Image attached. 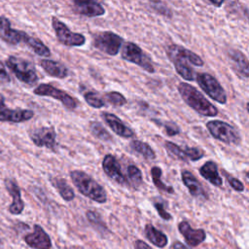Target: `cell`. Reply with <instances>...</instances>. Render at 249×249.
<instances>
[{
	"label": "cell",
	"mask_w": 249,
	"mask_h": 249,
	"mask_svg": "<svg viewBox=\"0 0 249 249\" xmlns=\"http://www.w3.org/2000/svg\"><path fill=\"white\" fill-rule=\"evenodd\" d=\"M165 52L176 72L182 78L187 81L196 80L197 73H196L192 65L197 67L202 66L204 62L200 56L179 45H169L167 46Z\"/></svg>",
	"instance_id": "obj_1"
},
{
	"label": "cell",
	"mask_w": 249,
	"mask_h": 249,
	"mask_svg": "<svg viewBox=\"0 0 249 249\" xmlns=\"http://www.w3.org/2000/svg\"><path fill=\"white\" fill-rule=\"evenodd\" d=\"M178 91L182 99L194 109L196 113L205 117H215L218 115V109L195 87L188 83H180Z\"/></svg>",
	"instance_id": "obj_2"
},
{
	"label": "cell",
	"mask_w": 249,
	"mask_h": 249,
	"mask_svg": "<svg viewBox=\"0 0 249 249\" xmlns=\"http://www.w3.org/2000/svg\"><path fill=\"white\" fill-rule=\"evenodd\" d=\"M70 177L75 187L83 196L98 203H105L107 201V195L104 188L86 172L73 170L70 172Z\"/></svg>",
	"instance_id": "obj_3"
},
{
	"label": "cell",
	"mask_w": 249,
	"mask_h": 249,
	"mask_svg": "<svg viewBox=\"0 0 249 249\" xmlns=\"http://www.w3.org/2000/svg\"><path fill=\"white\" fill-rule=\"evenodd\" d=\"M0 39L11 45L23 43L33 51L38 48L40 43L39 40L29 36L26 32L12 28L10 20L5 17H0Z\"/></svg>",
	"instance_id": "obj_4"
},
{
	"label": "cell",
	"mask_w": 249,
	"mask_h": 249,
	"mask_svg": "<svg viewBox=\"0 0 249 249\" xmlns=\"http://www.w3.org/2000/svg\"><path fill=\"white\" fill-rule=\"evenodd\" d=\"M206 128L215 139L223 143L238 145L241 141V137L235 127L226 122L220 120L209 121L206 123Z\"/></svg>",
	"instance_id": "obj_5"
},
{
	"label": "cell",
	"mask_w": 249,
	"mask_h": 249,
	"mask_svg": "<svg viewBox=\"0 0 249 249\" xmlns=\"http://www.w3.org/2000/svg\"><path fill=\"white\" fill-rule=\"evenodd\" d=\"M121 55L123 59L138 65L149 73L155 72L152 58L146 53H144L138 45L132 42L124 43V47L122 48Z\"/></svg>",
	"instance_id": "obj_6"
},
{
	"label": "cell",
	"mask_w": 249,
	"mask_h": 249,
	"mask_svg": "<svg viewBox=\"0 0 249 249\" xmlns=\"http://www.w3.org/2000/svg\"><path fill=\"white\" fill-rule=\"evenodd\" d=\"M6 65L22 83L33 85L37 82L38 76L34 66L27 60L14 55H10L6 59Z\"/></svg>",
	"instance_id": "obj_7"
},
{
	"label": "cell",
	"mask_w": 249,
	"mask_h": 249,
	"mask_svg": "<svg viewBox=\"0 0 249 249\" xmlns=\"http://www.w3.org/2000/svg\"><path fill=\"white\" fill-rule=\"evenodd\" d=\"M196 81L200 87V89L213 100L220 104L227 103V94L222 87V85L218 82V80L208 73H198L196 74Z\"/></svg>",
	"instance_id": "obj_8"
},
{
	"label": "cell",
	"mask_w": 249,
	"mask_h": 249,
	"mask_svg": "<svg viewBox=\"0 0 249 249\" xmlns=\"http://www.w3.org/2000/svg\"><path fill=\"white\" fill-rule=\"evenodd\" d=\"M123 43V38L111 31L100 32L96 34L93 39V46L109 55L118 54Z\"/></svg>",
	"instance_id": "obj_9"
},
{
	"label": "cell",
	"mask_w": 249,
	"mask_h": 249,
	"mask_svg": "<svg viewBox=\"0 0 249 249\" xmlns=\"http://www.w3.org/2000/svg\"><path fill=\"white\" fill-rule=\"evenodd\" d=\"M52 25L53 28L54 29L55 35L57 40L64 46L67 47H79L83 46L86 43V38L84 35L80 33H74L72 32L68 26L59 20L57 18H52Z\"/></svg>",
	"instance_id": "obj_10"
},
{
	"label": "cell",
	"mask_w": 249,
	"mask_h": 249,
	"mask_svg": "<svg viewBox=\"0 0 249 249\" xmlns=\"http://www.w3.org/2000/svg\"><path fill=\"white\" fill-rule=\"evenodd\" d=\"M33 92L36 95L50 96L55 98L59 100L67 109L74 110L77 107V100L74 97H72L66 91L56 89L50 84H40L33 89Z\"/></svg>",
	"instance_id": "obj_11"
},
{
	"label": "cell",
	"mask_w": 249,
	"mask_h": 249,
	"mask_svg": "<svg viewBox=\"0 0 249 249\" xmlns=\"http://www.w3.org/2000/svg\"><path fill=\"white\" fill-rule=\"evenodd\" d=\"M29 137L37 147L54 150L56 147V133L53 126H41L30 130Z\"/></svg>",
	"instance_id": "obj_12"
},
{
	"label": "cell",
	"mask_w": 249,
	"mask_h": 249,
	"mask_svg": "<svg viewBox=\"0 0 249 249\" xmlns=\"http://www.w3.org/2000/svg\"><path fill=\"white\" fill-rule=\"evenodd\" d=\"M34 116L33 111L25 109H11L6 106L5 98L0 93V122L22 123L30 120Z\"/></svg>",
	"instance_id": "obj_13"
},
{
	"label": "cell",
	"mask_w": 249,
	"mask_h": 249,
	"mask_svg": "<svg viewBox=\"0 0 249 249\" xmlns=\"http://www.w3.org/2000/svg\"><path fill=\"white\" fill-rule=\"evenodd\" d=\"M102 168L105 172V174L117 182L120 185L128 186V182L126 177L122 171V167L120 165V162L118 160L111 154H107L102 160Z\"/></svg>",
	"instance_id": "obj_14"
},
{
	"label": "cell",
	"mask_w": 249,
	"mask_h": 249,
	"mask_svg": "<svg viewBox=\"0 0 249 249\" xmlns=\"http://www.w3.org/2000/svg\"><path fill=\"white\" fill-rule=\"evenodd\" d=\"M33 229V232L24 235V242L33 249H51L52 240L44 229L40 225H34Z\"/></svg>",
	"instance_id": "obj_15"
},
{
	"label": "cell",
	"mask_w": 249,
	"mask_h": 249,
	"mask_svg": "<svg viewBox=\"0 0 249 249\" xmlns=\"http://www.w3.org/2000/svg\"><path fill=\"white\" fill-rule=\"evenodd\" d=\"M178 230L184 236L187 244L192 247L199 245L206 238V233L202 229H193L191 225L186 221L179 223Z\"/></svg>",
	"instance_id": "obj_16"
},
{
	"label": "cell",
	"mask_w": 249,
	"mask_h": 249,
	"mask_svg": "<svg viewBox=\"0 0 249 249\" xmlns=\"http://www.w3.org/2000/svg\"><path fill=\"white\" fill-rule=\"evenodd\" d=\"M101 117L108 126L119 136L123 138H131L134 136V131L116 115L109 112H102Z\"/></svg>",
	"instance_id": "obj_17"
},
{
	"label": "cell",
	"mask_w": 249,
	"mask_h": 249,
	"mask_svg": "<svg viewBox=\"0 0 249 249\" xmlns=\"http://www.w3.org/2000/svg\"><path fill=\"white\" fill-rule=\"evenodd\" d=\"M228 56L232 70L242 78H249V60L245 54L238 50H230Z\"/></svg>",
	"instance_id": "obj_18"
},
{
	"label": "cell",
	"mask_w": 249,
	"mask_h": 249,
	"mask_svg": "<svg viewBox=\"0 0 249 249\" xmlns=\"http://www.w3.org/2000/svg\"><path fill=\"white\" fill-rule=\"evenodd\" d=\"M73 10L75 13L89 18L99 17L105 14V9L96 1L75 0L73 1Z\"/></svg>",
	"instance_id": "obj_19"
},
{
	"label": "cell",
	"mask_w": 249,
	"mask_h": 249,
	"mask_svg": "<svg viewBox=\"0 0 249 249\" xmlns=\"http://www.w3.org/2000/svg\"><path fill=\"white\" fill-rule=\"evenodd\" d=\"M181 178H182V182L187 187L189 193L193 196L199 199H203V200L208 199L207 193L205 192V190L203 189L202 185L197 180V178L192 172L188 170H183L181 172Z\"/></svg>",
	"instance_id": "obj_20"
},
{
	"label": "cell",
	"mask_w": 249,
	"mask_h": 249,
	"mask_svg": "<svg viewBox=\"0 0 249 249\" xmlns=\"http://www.w3.org/2000/svg\"><path fill=\"white\" fill-rule=\"evenodd\" d=\"M5 187L13 197V202L9 206V212L13 215H19L23 211L24 203L21 199L20 190L18 183L14 179L9 178L5 180Z\"/></svg>",
	"instance_id": "obj_21"
},
{
	"label": "cell",
	"mask_w": 249,
	"mask_h": 249,
	"mask_svg": "<svg viewBox=\"0 0 249 249\" xmlns=\"http://www.w3.org/2000/svg\"><path fill=\"white\" fill-rule=\"evenodd\" d=\"M199 173L204 179H206L212 185L216 187H222L223 179L219 174L218 165L215 161L208 160L204 162V164L201 165L199 168Z\"/></svg>",
	"instance_id": "obj_22"
},
{
	"label": "cell",
	"mask_w": 249,
	"mask_h": 249,
	"mask_svg": "<svg viewBox=\"0 0 249 249\" xmlns=\"http://www.w3.org/2000/svg\"><path fill=\"white\" fill-rule=\"evenodd\" d=\"M41 67L44 71L52 77H55L58 79H63L68 76V69L65 65L60 62L51 60V59H42L40 61Z\"/></svg>",
	"instance_id": "obj_23"
},
{
	"label": "cell",
	"mask_w": 249,
	"mask_h": 249,
	"mask_svg": "<svg viewBox=\"0 0 249 249\" xmlns=\"http://www.w3.org/2000/svg\"><path fill=\"white\" fill-rule=\"evenodd\" d=\"M145 231V235H146L147 239L151 243L156 245L157 247L163 248L167 245V242H168L167 236L162 231L156 229L153 225L147 224L145 226V231Z\"/></svg>",
	"instance_id": "obj_24"
},
{
	"label": "cell",
	"mask_w": 249,
	"mask_h": 249,
	"mask_svg": "<svg viewBox=\"0 0 249 249\" xmlns=\"http://www.w3.org/2000/svg\"><path fill=\"white\" fill-rule=\"evenodd\" d=\"M50 181L65 201H71L74 199L75 193L65 179L59 177H52Z\"/></svg>",
	"instance_id": "obj_25"
},
{
	"label": "cell",
	"mask_w": 249,
	"mask_h": 249,
	"mask_svg": "<svg viewBox=\"0 0 249 249\" xmlns=\"http://www.w3.org/2000/svg\"><path fill=\"white\" fill-rule=\"evenodd\" d=\"M129 146L131 148V150H133L134 152L142 155L146 160H155L156 159V153L153 150V148L147 144L146 142L140 141V140H132L129 143Z\"/></svg>",
	"instance_id": "obj_26"
},
{
	"label": "cell",
	"mask_w": 249,
	"mask_h": 249,
	"mask_svg": "<svg viewBox=\"0 0 249 249\" xmlns=\"http://www.w3.org/2000/svg\"><path fill=\"white\" fill-rule=\"evenodd\" d=\"M151 175L153 178V182L155 186L161 192L168 193V194H173L174 190L171 186H168L164 184L161 180V169L159 166H153L151 168Z\"/></svg>",
	"instance_id": "obj_27"
},
{
	"label": "cell",
	"mask_w": 249,
	"mask_h": 249,
	"mask_svg": "<svg viewBox=\"0 0 249 249\" xmlns=\"http://www.w3.org/2000/svg\"><path fill=\"white\" fill-rule=\"evenodd\" d=\"M127 182H128V185H131L133 188H139L142 183H143V176H142V172L141 170L133 165V164H130L128 165L127 167Z\"/></svg>",
	"instance_id": "obj_28"
},
{
	"label": "cell",
	"mask_w": 249,
	"mask_h": 249,
	"mask_svg": "<svg viewBox=\"0 0 249 249\" xmlns=\"http://www.w3.org/2000/svg\"><path fill=\"white\" fill-rule=\"evenodd\" d=\"M164 147L166 152L173 157L176 160H180L183 161H188L186 155H185V151H184V147H181L171 141H165L164 142Z\"/></svg>",
	"instance_id": "obj_29"
},
{
	"label": "cell",
	"mask_w": 249,
	"mask_h": 249,
	"mask_svg": "<svg viewBox=\"0 0 249 249\" xmlns=\"http://www.w3.org/2000/svg\"><path fill=\"white\" fill-rule=\"evenodd\" d=\"M86 216L87 219L89 220V222L99 231L101 232H108V228L106 226V224L103 222V220L101 219V216L92 210H88L86 212Z\"/></svg>",
	"instance_id": "obj_30"
},
{
	"label": "cell",
	"mask_w": 249,
	"mask_h": 249,
	"mask_svg": "<svg viewBox=\"0 0 249 249\" xmlns=\"http://www.w3.org/2000/svg\"><path fill=\"white\" fill-rule=\"evenodd\" d=\"M89 129L91 133L98 139L102 141H111L112 136L106 130V128L98 122H90L89 123Z\"/></svg>",
	"instance_id": "obj_31"
},
{
	"label": "cell",
	"mask_w": 249,
	"mask_h": 249,
	"mask_svg": "<svg viewBox=\"0 0 249 249\" xmlns=\"http://www.w3.org/2000/svg\"><path fill=\"white\" fill-rule=\"evenodd\" d=\"M155 124H157L159 126H160L163 130V132L167 135V136H174L180 133L181 129L180 127L173 122H166V121H160V120H156L153 119L152 120Z\"/></svg>",
	"instance_id": "obj_32"
},
{
	"label": "cell",
	"mask_w": 249,
	"mask_h": 249,
	"mask_svg": "<svg viewBox=\"0 0 249 249\" xmlns=\"http://www.w3.org/2000/svg\"><path fill=\"white\" fill-rule=\"evenodd\" d=\"M105 99L114 106H124L126 103V98L119 91H109L104 94Z\"/></svg>",
	"instance_id": "obj_33"
},
{
	"label": "cell",
	"mask_w": 249,
	"mask_h": 249,
	"mask_svg": "<svg viewBox=\"0 0 249 249\" xmlns=\"http://www.w3.org/2000/svg\"><path fill=\"white\" fill-rule=\"evenodd\" d=\"M84 98H85L86 102L93 108H101L105 105L104 100L99 96V94L96 92H93V91L86 92L84 94Z\"/></svg>",
	"instance_id": "obj_34"
},
{
	"label": "cell",
	"mask_w": 249,
	"mask_h": 249,
	"mask_svg": "<svg viewBox=\"0 0 249 249\" xmlns=\"http://www.w3.org/2000/svg\"><path fill=\"white\" fill-rule=\"evenodd\" d=\"M153 204L156 208V210L158 211V214L163 219V220H171L172 219V216L165 210V207H166V201L163 200L162 198L160 197H158V198H155L153 200Z\"/></svg>",
	"instance_id": "obj_35"
},
{
	"label": "cell",
	"mask_w": 249,
	"mask_h": 249,
	"mask_svg": "<svg viewBox=\"0 0 249 249\" xmlns=\"http://www.w3.org/2000/svg\"><path fill=\"white\" fill-rule=\"evenodd\" d=\"M185 155L188 160L196 161L204 157V152L200 148L196 147H184Z\"/></svg>",
	"instance_id": "obj_36"
},
{
	"label": "cell",
	"mask_w": 249,
	"mask_h": 249,
	"mask_svg": "<svg viewBox=\"0 0 249 249\" xmlns=\"http://www.w3.org/2000/svg\"><path fill=\"white\" fill-rule=\"evenodd\" d=\"M151 5L158 13H160L161 15H163L165 17H168V18H170L172 16V13H171L170 9L168 7H166L163 3H161V2H152Z\"/></svg>",
	"instance_id": "obj_37"
},
{
	"label": "cell",
	"mask_w": 249,
	"mask_h": 249,
	"mask_svg": "<svg viewBox=\"0 0 249 249\" xmlns=\"http://www.w3.org/2000/svg\"><path fill=\"white\" fill-rule=\"evenodd\" d=\"M228 182L234 191H236V192H243L244 191V186H243V184L240 180H238L234 177L229 176L228 177Z\"/></svg>",
	"instance_id": "obj_38"
},
{
	"label": "cell",
	"mask_w": 249,
	"mask_h": 249,
	"mask_svg": "<svg viewBox=\"0 0 249 249\" xmlns=\"http://www.w3.org/2000/svg\"><path fill=\"white\" fill-rule=\"evenodd\" d=\"M11 81L9 74L7 73V71L5 70V68L3 67L2 64H0V85H4L7 84Z\"/></svg>",
	"instance_id": "obj_39"
},
{
	"label": "cell",
	"mask_w": 249,
	"mask_h": 249,
	"mask_svg": "<svg viewBox=\"0 0 249 249\" xmlns=\"http://www.w3.org/2000/svg\"><path fill=\"white\" fill-rule=\"evenodd\" d=\"M134 249H152L150 245H148L143 240H136L134 243Z\"/></svg>",
	"instance_id": "obj_40"
},
{
	"label": "cell",
	"mask_w": 249,
	"mask_h": 249,
	"mask_svg": "<svg viewBox=\"0 0 249 249\" xmlns=\"http://www.w3.org/2000/svg\"><path fill=\"white\" fill-rule=\"evenodd\" d=\"M240 10H241V13L243 15V18L248 21L249 23V8L247 7H244V6H241L240 7Z\"/></svg>",
	"instance_id": "obj_41"
},
{
	"label": "cell",
	"mask_w": 249,
	"mask_h": 249,
	"mask_svg": "<svg viewBox=\"0 0 249 249\" xmlns=\"http://www.w3.org/2000/svg\"><path fill=\"white\" fill-rule=\"evenodd\" d=\"M172 248H173V249H188L183 243H181V242H179V241L174 242L173 245H172Z\"/></svg>",
	"instance_id": "obj_42"
},
{
	"label": "cell",
	"mask_w": 249,
	"mask_h": 249,
	"mask_svg": "<svg viewBox=\"0 0 249 249\" xmlns=\"http://www.w3.org/2000/svg\"><path fill=\"white\" fill-rule=\"evenodd\" d=\"M207 3H209V4H211V5H214V6H218V7L222 6V4H224L223 1H222V2H211V1H208Z\"/></svg>",
	"instance_id": "obj_43"
},
{
	"label": "cell",
	"mask_w": 249,
	"mask_h": 249,
	"mask_svg": "<svg viewBox=\"0 0 249 249\" xmlns=\"http://www.w3.org/2000/svg\"><path fill=\"white\" fill-rule=\"evenodd\" d=\"M246 109H247V112H248V114H249V102L246 104Z\"/></svg>",
	"instance_id": "obj_44"
},
{
	"label": "cell",
	"mask_w": 249,
	"mask_h": 249,
	"mask_svg": "<svg viewBox=\"0 0 249 249\" xmlns=\"http://www.w3.org/2000/svg\"><path fill=\"white\" fill-rule=\"evenodd\" d=\"M245 175H246V177L249 179V171H247V172L245 173Z\"/></svg>",
	"instance_id": "obj_45"
},
{
	"label": "cell",
	"mask_w": 249,
	"mask_h": 249,
	"mask_svg": "<svg viewBox=\"0 0 249 249\" xmlns=\"http://www.w3.org/2000/svg\"><path fill=\"white\" fill-rule=\"evenodd\" d=\"M2 245V241H1V239H0V246Z\"/></svg>",
	"instance_id": "obj_46"
}]
</instances>
